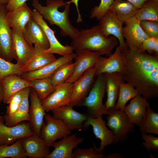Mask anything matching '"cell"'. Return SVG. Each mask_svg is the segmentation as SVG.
Masks as SVG:
<instances>
[{
  "instance_id": "obj_1",
  "label": "cell",
  "mask_w": 158,
  "mask_h": 158,
  "mask_svg": "<svg viewBox=\"0 0 158 158\" xmlns=\"http://www.w3.org/2000/svg\"><path fill=\"white\" fill-rule=\"evenodd\" d=\"M125 68L122 76L147 99L158 97V56L127 47L121 50Z\"/></svg>"
},
{
  "instance_id": "obj_2",
  "label": "cell",
  "mask_w": 158,
  "mask_h": 158,
  "mask_svg": "<svg viewBox=\"0 0 158 158\" xmlns=\"http://www.w3.org/2000/svg\"><path fill=\"white\" fill-rule=\"evenodd\" d=\"M32 5L51 25H56L61 29L63 37L69 36L72 39L78 35L79 31L73 26L68 18L70 4L63 0H46V6L38 0H32Z\"/></svg>"
},
{
  "instance_id": "obj_3",
  "label": "cell",
  "mask_w": 158,
  "mask_h": 158,
  "mask_svg": "<svg viewBox=\"0 0 158 158\" xmlns=\"http://www.w3.org/2000/svg\"><path fill=\"white\" fill-rule=\"evenodd\" d=\"M72 40L70 46L76 54L82 50H87L99 52L107 57L112 54V50L118 42L114 36L104 35L99 24L90 28L80 30L78 36Z\"/></svg>"
},
{
  "instance_id": "obj_4",
  "label": "cell",
  "mask_w": 158,
  "mask_h": 158,
  "mask_svg": "<svg viewBox=\"0 0 158 158\" xmlns=\"http://www.w3.org/2000/svg\"><path fill=\"white\" fill-rule=\"evenodd\" d=\"M96 79L82 105L86 107L88 116L93 118L108 115L110 113V110L103 103L106 92L105 74L97 75Z\"/></svg>"
},
{
  "instance_id": "obj_5",
  "label": "cell",
  "mask_w": 158,
  "mask_h": 158,
  "mask_svg": "<svg viewBox=\"0 0 158 158\" xmlns=\"http://www.w3.org/2000/svg\"><path fill=\"white\" fill-rule=\"evenodd\" d=\"M109 110L106 125L113 132V144L116 145L118 142H124L129 133L134 132L135 124L130 121L123 110L114 108Z\"/></svg>"
},
{
  "instance_id": "obj_6",
  "label": "cell",
  "mask_w": 158,
  "mask_h": 158,
  "mask_svg": "<svg viewBox=\"0 0 158 158\" xmlns=\"http://www.w3.org/2000/svg\"><path fill=\"white\" fill-rule=\"evenodd\" d=\"M44 118L45 123H43L41 128L40 137L48 147L57 140L71 134V130L53 115L46 114Z\"/></svg>"
},
{
  "instance_id": "obj_7",
  "label": "cell",
  "mask_w": 158,
  "mask_h": 158,
  "mask_svg": "<svg viewBox=\"0 0 158 158\" xmlns=\"http://www.w3.org/2000/svg\"><path fill=\"white\" fill-rule=\"evenodd\" d=\"M97 70L94 64L73 83L72 94L68 104L73 107L82 105L95 78Z\"/></svg>"
},
{
  "instance_id": "obj_8",
  "label": "cell",
  "mask_w": 158,
  "mask_h": 158,
  "mask_svg": "<svg viewBox=\"0 0 158 158\" xmlns=\"http://www.w3.org/2000/svg\"><path fill=\"white\" fill-rule=\"evenodd\" d=\"M73 107L69 104L60 107L51 111L53 116L61 120L71 130H81L88 116L87 114L75 111Z\"/></svg>"
},
{
  "instance_id": "obj_9",
  "label": "cell",
  "mask_w": 158,
  "mask_h": 158,
  "mask_svg": "<svg viewBox=\"0 0 158 158\" xmlns=\"http://www.w3.org/2000/svg\"><path fill=\"white\" fill-rule=\"evenodd\" d=\"M12 30V56L16 63L21 65L26 62L32 56L34 47L25 39L22 31L14 26Z\"/></svg>"
},
{
  "instance_id": "obj_10",
  "label": "cell",
  "mask_w": 158,
  "mask_h": 158,
  "mask_svg": "<svg viewBox=\"0 0 158 158\" xmlns=\"http://www.w3.org/2000/svg\"><path fill=\"white\" fill-rule=\"evenodd\" d=\"M34 134L28 122L24 121L9 126L5 124L3 117L0 119V145L13 144Z\"/></svg>"
},
{
  "instance_id": "obj_11",
  "label": "cell",
  "mask_w": 158,
  "mask_h": 158,
  "mask_svg": "<svg viewBox=\"0 0 158 158\" xmlns=\"http://www.w3.org/2000/svg\"><path fill=\"white\" fill-rule=\"evenodd\" d=\"M106 123L101 116L96 118L88 116L84 123V128L86 130L91 126L95 137L101 140L98 148L96 147L94 143L93 144L95 149L101 154L103 153L105 147L113 144L114 139L113 132L108 128Z\"/></svg>"
},
{
  "instance_id": "obj_12",
  "label": "cell",
  "mask_w": 158,
  "mask_h": 158,
  "mask_svg": "<svg viewBox=\"0 0 158 158\" xmlns=\"http://www.w3.org/2000/svg\"><path fill=\"white\" fill-rule=\"evenodd\" d=\"M32 18L41 26L44 30L49 44V47L44 51L51 54H56L62 56L73 53V51L70 45L62 44L55 36V31L52 30L44 20L42 16L35 9L32 10Z\"/></svg>"
},
{
  "instance_id": "obj_13",
  "label": "cell",
  "mask_w": 158,
  "mask_h": 158,
  "mask_svg": "<svg viewBox=\"0 0 158 158\" xmlns=\"http://www.w3.org/2000/svg\"><path fill=\"white\" fill-rule=\"evenodd\" d=\"M97 67L96 76L106 73H118L122 75L125 71V65L121 49L119 46L115 51L107 57L100 56L95 62Z\"/></svg>"
},
{
  "instance_id": "obj_14",
  "label": "cell",
  "mask_w": 158,
  "mask_h": 158,
  "mask_svg": "<svg viewBox=\"0 0 158 158\" xmlns=\"http://www.w3.org/2000/svg\"><path fill=\"white\" fill-rule=\"evenodd\" d=\"M73 83L65 82L56 87L54 90L41 101L46 112L68 104L72 94Z\"/></svg>"
},
{
  "instance_id": "obj_15",
  "label": "cell",
  "mask_w": 158,
  "mask_h": 158,
  "mask_svg": "<svg viewBox=\"0 0 158 158\" xmlns=\"http://www.w3.org/2000/svg\"><path fill=\"white\" fill-rule=\"evenodd\" d=\"M99 20L100 29L104 35L115 37L121 50L127 47L122 34L123 23L112 11L108 10Z\"/></svg>"
},
{
  "instance_id": "obj_16",
  "label": "cell",
  "mask_w": 158,
  "mask_h": 158,
  "mask_svg": "<svg viewBox=\"0 0 158 158\" xmlns=\"http://www.w3.org/2000/svg\"><path fill=\"white\" fill-rule=\"evenodd\" d=\"M124 24L122 34L126 46L130 49L138 50L141 44L149 37L142 29L140 21L135 17Z\"/></svg>"
},
{
  "instance_id": "obj_17",
  "label": "cell",
  "mask_w": 158,
  "mask_h": 158,
  "mask_svg": "<svg viewBox=\"0 0 158 158\" xmlns=\"http://www.w3.org/2000/svg\"><path fill=\"white\" fill-rule=\"evenodd\" d=\"M5 4H0V57L10 62L12 56V30L8 24L5 15L8 11Z\"/></svg>"
},
{
  "instance_id": "obj_18",
  "label": "cell",
  "mask_w": 158,
  "mask_h": 158,
  "mask_svg": "<svg viewBox=\"0 0 158 158\" xmlns=\"http://www.w3.org/2000/svg\"><path fill=\"white\" fill-rule=\"evenodd\" d=\"M76 54L74 70L65 82L73 83L92 66L102 55L99 52L87 50H82Z\"/></svg>"
},
{
  "instance_id": "obj_19",
  "label": "cell",
  "mask_w": 158,
  "mask_h": 158,
  "mask_svg": "<svg viewBox=\"0 0 158 158\" xmlns=\"http://www.w3.org/2000/svg\"><path fill=\"white\" fill-rule=\"evenodd\" d=\"M77 133L69 135L61 140L52 143L50 146L54 147L46 158H72L73 150L83 141V137L77 136Z\"/></svg>"
},
{
  "instance_id": "obj_20",
  "label": "cell",
  "mask_w": 158,
  "mask_h": 158,
  "mask_svg": "<svg viewBox=\"0 0 158 158\" xmlns=\"http://www.w3.org/2000/svg\"><path fill=\"white\" fill-rule=\"evenodd\" d=\"M30 101L29 107L28 122L30 128L34 134L40 136V130L44 122V119L46 114L43 107L41 101L34 90L31 87L29 94Z\"/></svg>"
},
{
  "instance_id": "obj_21",
  "label": "cell",
  "mask_w": 158,
  "mask_h": 158,
  "mask_svg": "<svg viewBox=\"0 0 158 158\" xmlns=\"http://www.w3.org/2000/svg\"><path fill=\"white\" fill-rule=\"evenodd\" d=\"M76 56L73 53L62 56L51 63L38 70L24 73L20 77L27 81L40 79L51 78L55 71L62 65L72 62Z\"/></svg>"
},
{
  "instance_id": "obj_22",
  "label": "cell",
  "mask_w": 158,
  "mask_h": 158,
  "mask_svg": "<svg viewBox=\"0 0 158 158\" xmlns=\"http://www.w3.org/2000/svg\"><path fill=\"white\" fill-rule=\"evenodd\" d=\"M22 32L25 39L30 44L38 46L45 50L49 48V44L44 30L32 17Z\"/></svg>"
},
{
  "instance_id": "obj_23",
  "label": "cell",
  "mask_w": 158,
  "mask_h": 158,
  "mask_svg": "<svg viewBox=\"0 0 158 158\" xmlns=\"http://www.w3.org/2000/svg\"><path fill=\"white\" fill-rule=\"evenodd\" d=\"M34 51L31 57L25 63L20 66V71L23 73L38 70L55 61L54 54L46 52L45 49L34 45Z\"/></svg>"
},
{
  "instance_id": "obj_24",
  "label": "cell",
  "mask_w": 158,
  "mask_h": 158,
  "mask_svg": "<svg viewBox=\"0 0 158 158\" xmlns=\"http://www.w3.org/2000/svg\"><path fill=\"white\" fill-rule=\"evenodd\" d=\"M22 142L29 158H46L50 153L49 147L40 136L36 134L22 139Z\"/></svg>"
},
{
  "instance_id": "obj_25",
  "label": "cell",
  "mask_w": 158,
  "mask_h": 158,
  "mask_svg": "<svg viewBox=\"0 0 158 158\" xmlns=\"http://www.w3.org/2000/svg\"><path fill=\"white\" fill-rule=\"evenodd\" d=\"M150 105L147 99L140 94L131 99L123 110L125 112L130 121L139 127L146 111L147 107Z\"/></svg>"
},
{
  "instance_id": "obj_26",
  "label": "cell",
  "mask_w": 158,
  "mask_h": 158,
  "mask_svg": "<svg viewBox=\"0 0 158 158\" xmlns=\"http://www.w3.org/2000/svg\"><path fill=\"white\" fill-rule=\"evenodd\" d=\"M0 82L4 91L3 102L8 104L12 97L23 89L30 87V81L26 80L16 74L8 75L3 78Z\"/></svg>"
},
{
  "instance_id": "obj_27",
  "label": "cell",
  "mask_w": 158,
  "mask_h": 158,
  "mask_svg": "<svg viewBox=\"0 0 158 158\" xmlns=\"http://www.w3.org/2000/svg\"><path fill=\"white\" fill-rule=\"evenodd\" d=\"M106 79L107 99L105 105L109 109L114 108L117 101L120 84L125 81L118 73H104Z\"/></svg>"
},
{
  "instance_id": "obj_28",
  "label": "cell",
  "mask_w": 158,
  "mask_h": 158,
  "mask_svg": "<svg viewBox=\"0 0 158 158\" xmlns=\"http://www.w3.org/2000/svg\"><path fill=\"white\" fill-rule=\"evenodd\" d=\"M32 11L26 2L17 8L8 11L5 15L8 24L11 28L16 26L23 31L32 17Z\"/></svg>"
},
{
  "instance_id": "obj_29",
  "label": "cell",
  "mask_w": 158,
  "mask_h": 158,
  "mask_svg": "<svg viewBox=\"0 0 158 158\" xmlns=\"http://www.w3.org/2000/svg\"><path fill=\"white\" fill-rule=\"evenodd\" d=\"M30 88L31 87H29L23 89L22 101L15 113L11 116H3L6 125L12 126L22 122L29 121L28 98Z\"/></svg>"
},
{
  "instance_id": "obj_30",
  "label": "cell",
  "mask_w": 158,
  "mask_h": 158,
  "mask_svg": "<svg viewBox=\"0 0 158 158\" xmlns=\"http://www.w3.org/2000/svg\"><path fill=\"white\" fill-rule=\"evenodd\" d=\"M139 8L126 0H114L109 8L123 24L135 17Z\"/></svg>"
},
{
  "instance_id": "obj_31",
  "label": "cell",
  "mask_w": 158,
  "mask_h": 158,
  "mask_svg": "<svg viewBox=\"0 0 158 158\" xmlns=\"http://www.w3.org/2000/svg\"><path fill=\"white\" fill-rule=\"evenodd\" d=\"M139 127L141 133L158 135V113L154 112L150 105Z\"/></svg>"
},
{
  "instance_id": "obj_32",
  "label": "cell",
  "mask_w": 158,
  "mask_h": 158,
  "mask_svg": "<svg viewBox=\"0 0 158 158\" xmlns=\"http://www.w3.org/2000/svg\"><path fill=\"white\" fill-rule=\"evenodd\" d=\"M140 94L138 90L130 83L125 81L120 86L118 96L114 108L123 110L126 103Z\"/></svg>"
},
{
  "instance_id": "obj_33",
  "label": "cell",
  "mask_w": 158,
  "mask_h": 158,
  "mask_svg": "<svg viewBox=\"0 0 158 158\" xmlns=\"http://www.w3.org/2000/svg\"><path fill=\"white\" fill-rule=\"evenodd\" d=\"M135 17L139 20H148L158 22V1L148 0L138 9Z\"/></svg>"
},
{
  "instance_id": "obj_34",
  "label": "cell",
  "mask_w": 158,
  "mask_h": 158,
  "mask_svg": "<svg viewBox=\"0 0 158 158\" xmlns=\"http://www.w3.org/2000/svg\"><path fill=\"white\" fill-rule=\"evenodd\" d=\"M27 157L22 145V139L10 145H0V158H26Z\"/></svg>"
},
{
  "instance_id": "obj_35",
  "label": "cell",
  "mask_w": 158,
  "mask_h": 158,
  "mask_svg": "<svg viewBox=\"0 0 158 158\" xmlns=\"http://www.w3.org/2000/svg\"><path fill=\"white\" fill-rule=\"evenodd\" d=\"M30 81V87L35 91L41 101L55 89L52 84L51 78L36 79Z\"/></svg>"
},
{
  "instance_id": "obj_36",
  "label": "cell",
  "mask_w": 158,
  "mask_h": 158,
  "mask_svg": "<svg viewBox=\"0 0 158 158\" xmlns=\"http://www.w3.org/2000/svg\"><path fill=\"white\" fill-rule=\"evenodd\" d=\"M75 62L65 64L60 67L51 78L52 85L56 87L65 83L72 74Z\"/></svg>"
},
{
  "instance_id": "obj_37",
  "label": "cell",
  "mask_w": 158,
  "mask_h": 158,
  "mask_svg": "<svg viewBox=\"0 0 158 158\" xmlns=\"http://www.w3.org/2000/svg\"><path fill=\"white\" fill-rule=\"evenodd\" d=\"M20 65L13 63L0 57V82L5 77L11 75H21Z\"/></svg>"
},
{
  "instance_id": "obj_38",
  "label": "cell",
  "mask_w": 158,
  "mask_h": 158,
  "mask_svg": "<svg viewBox=\"0 0 158 158\" xmlns=\"http://www.w3.org/2000/svg\"><path fill=\"white\" fill-rule=\"evenodd\" d=\"M105 155L98 152L93 146L86 149L77 147L73 152L72 158H104Z\"/></svg>"
},
{
  "instance_id": "obj_39",
  "label": "cell",
  "mask_w": 158,
  "mask_h": 158,
  "mask_svg": "<svg viewBox=\"0 0 158 158\" xmlns=\"http://www.w3.org/2000/svg\"><path fill=\"white\" fill-rule=\"evenodd\" d=\"M114 0H101L99 5L94 6L92 9L90 18H96L99 20L109 9Z\"/></svg>"
},
{
  "instance_id": "obj_40",
  "label": "cell",
  "mask_w": 158,
  "mask_h": 158,
  "mask_svg": "<svg viewBox=\"0 0 158 158\" xmlns=\"http://www.w3.org/2000/svg\"><path fill=\"white\" fill-rule=\"evenodd\" d=\"M23 89L20 91L12 97L8 104V105L6 106V114L4 117L11 116L16 111L22 101Z\"/></svg>"
},
{
  "instance_id": "obj_41",
  "label": "cell",
  "mask_w": 158,
  "mask_h": 158,
  "mask_svg": "<svg viewBox=\"0 0 158 158\" xmlns=\"http://www.w3.org/2000/svg\"><path fill=\"white\" fill-rule=\"evenodd\" d=\"M145 32L149 37H158V22L148 20L140 21Z\"/></svg>"
},
{
  "instance_id": "obj_42",
  "label": "cell",
  "mask_w": 158,
  "mask_h": 158,
  "mask_svg": "<svg viewBox=\"0 0 158 158\" xmlns=\"http://www.w3.org/2000/svg\"><path fill=\"white\" fill-rule=\"evenodd\" d=\"M142 139L144 140L142 145L150 153L152 150L154 151L158 150V137L150 134L141 133Z\"/></svg>"
},
{
  "instance_id": "obj_43",
  "label": "cell",
  "mask_w": 158,
  "mask_h": 158,
  "mask_svg": "<svg viewBox=\"0 0 158 158\" xmlns=\"http://www.w3.org/2000/svg\"><path fill=\"white\" fill-rule=\"evenodd\" d=\"M157 41L158 37H149L141 44L138 50L141 52L147 51L148 54L152 55L154 53V47Z\"/></svg>"
},
{
  "instance_id": "obj_44",
  "label": "cell",
  "mask_w": 158,
  "mask_h": 158,
  "mask_svg": "<svg viewBox=\"0 0 158 158\" xmlns=\"http://www.w3.org/2000/svg\"><path fill=\"white\" fill-rule=\"evenodd\" d=\"M28 0H9L6 4V8L8 11L14 10L26 3Z\"/></svg>"
},
{
  "instance_id": "obj_45",
  "label": "cell",
  "mask_w": 158,
  "mask_h": 158,
  "mask_svg": "<svg viewBox=\"0 0 158 158\" xmlns=\"http://www.w3.org/2000/svg\"><path fill=\"white\" fill-rule=\"evenodd\" d=\"M79 1V0H71L69 1H66L68 3L71 4V3H73L75 4L76 8L78 15V18L76 20V22L77 23L82 22L83 21V19L80 13L78 7V2Z\"/></svg>"
},
{
  "instance_id": "obj_46",
  "label": "cell",
  "mask_w": 158,
  "mask_h": 158,
  "mask_svg": "<svg viewBox=\"0 0 158 158\" xmlns=\"http://www.w3.org/2000/svg\"><path fill=\"white\" fill-rule=\"evenodd\" d=\"M133 5L135 7L138 8L141 7L144 3L148 0H126Z\"/></svg>"
},
{
  "instance_id": "obj_47",
  "label": "cell",
  "mask_w": 158,
  "mask_h": 158,
  "mask_svg": "<svg viewBox=\"0 0 158 158\" xmlns=\"http://www.w3.org/2000/svg\"><path fill=\"white\" fill-rule=\"evenodd\" d=\"M122 156L119 153H115L107 155H105L104 158H123Z\"/></svg>"
},
{
  "instance_id": "obj_48",
  "label": "cell",
  "mask_w": 158,
  "mask_h": 158,
  "mask_svg": "<svg viewBox=\"0 0 158 158\" xmlns=\"http://www.w3.org/2000/svg\"><path fill=\"white\" fill-rule=\"evenodd\" d=\"M4 97V91L2 83L0 82V104L3 101Z\"/></svg>"
},
{
  "instance_id": "obj_49",
  "label": "cell",
  "mask_w": 158,
  "mask_h": 158,
  "mask_svg": "<svg viewBox=\"0 0 158 158\" xmlns=\"http://www.w3.org/2000/svg\"><path fill=\"white\" fill-rule=\"evenodd\" d=\"M154 52L155 53V55L158 56V41L156 43L154 46Z\"/></svg>"
},
{
  "instance_id": "obj_50",
  "label": "cell",
  "mask_w": 158,
  "mask_h": 158,
  "mask_svg": "<svg viewBox=\"0 0 158 158\" xmlns=\"http://www.w3.org/2000/svg\"><path fill=\"white\" fill-rule=\"evenodd\" d=\"M9 0H0V4H6Z\"/></svg>"
},
{
  "instance_id": "obj_51",
  "label": "cell",
  "mask_w": 158,
  "mask_h": 158,
  "mask_svg": "<svg viewBox=\"0 0 158 158\" xmlns=\"http://www.w3.org/2000/svg\"><path fill=\"white\" fill-rule=\"evenodd\" d=\"M3 116H1L0 115V119H1V118H2Z\"/></svg>"
},
{
  "instance_id": "obj_52",
  "label": "cell",
  "mask_w": 158,
  "mask_h": 158,
  "mask_svg": "<svg viewBox=\"0 0 158 158\" xmlns=\"http://www.w3.org/2000/svg\"><path fill=\"white\" fill-rule=\"evenodd\" d=\"M154 0L157 1H158V0Z\"/></svg>"
}]
</instances>
